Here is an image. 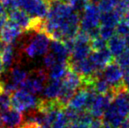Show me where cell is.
<instances>
[{
	"mask_svg": "<svg viewBox=\"0 0 129 128\" xmlns=\"http://www.w3.org/2000/svg\"><path fill=\"white\" fill-rule=\"evenodd\" d=\"M33 35L21 46V53H25L30 58L46 55L50 49V37L44 32H33Z\"/></svg>",
	"mask_w": 129,
	"mask_h": 128,
	"instance_id": "6da1fadb",
	"label": "cell"
},
{
	"mask_svg": "<svg viewBox=\"0 0 129 128\" xmlns=\"http://www.w3.org/2000/svg\"><path fill=\"white\" fill-rule=\"evenodd\" d=\"M39 98L34 94L23 89H19L12 94V107L21 112L37 109Z\"/></svg>",
	"mask_w": 129,
	"mask_h": 128,
	"instance_id": "7a4b0ae2",
	"label": "cell"
},
{
	"mask_svg": "<svg viewBox=\"0 0 129 128\" xmlns=\"http://www.w3.org/2000/svg\"><path fill=\"white\" fill-rule=\"evenodd\" d=\"M101 11L98 5L89 2L83 12H82L80 19V29L85 32H90L95 28L99 27L100 25Z\"/></svg>",
	"mask_w": 129,
	"mask_h": 128,
	"instance_id": "3957f363",
	"label": "cell"
},
{
	"mask_svg": "<svg viewBox=\"0 0 129 128\" xmlns=\"http://www.w3.org/2000/svg\"><path fill=\"white\" fill-rule=\"evenodd\" d=\"M101 75L112 88L113 94H115L119 90L125 88L123 85L124 70L115 62H112L107 65L102 70Z\"/></svg>",
	"mask_w": 129,
	"mask_h": 128,
	"instance_id": "277c9868",
	"label": "cell"
},
{
	"mask_svg": "<svg viewBox=\"0 0 129 128\" xmlns=\"http://www.w3.org/2000/svg\"><path fill=\"white\" fill-rule=\"evenodd\" d=\"M19 7L33 18L46 19L49 3L45 0H19Z\"/></svg>",
	"mask_w": 129,
	"mask_h": 128,
	"instance_id": "5b68a950",
	"label": "cell"
},
{
	"mask_svg": "<svg viewBox=\"0 0 129 128\" xmlns=\"http://www.w3.org/2000/svg\"><path fill=\"white\" fill-rule=\"evenodd\" d=\"M127 117L128 115L123 112L112 101L109 107L104 113L102 119L112 128H119L126 122Z\"/></svg>",
	"mask_w": 129,
	"mask_h": 128,
	"instance_id": "8992f818",
	"label": "cell"
},
{
	"mask_svg": "<svg viewBox=\"0 0 129 128\" xmlns=\"http://www.w3.org/2000/svg\"><path fill=\"white\" fill-rule=\"evenodd\" d=\"M24 30L16 22L8 19L0 32V39L4 44H14L22 36Z\"/></svg>",
	"mask_w": 129,
	"mask_h": 128,
	"instance_id": "52a82bcc",
	"label": "cell"
},
{
	"mask_svg": "<svg viewBox=\"0 0 129 128\" xmlns=\"http://www.w3.org/2000/svg\"><path fill=\"white\" fill-rule=\"evenodd\" d=\"M113 94H96L88 111L94 118H102L113 99Z\"/></svg>",
	"mask_w": 129,
	"mask_h": 128,
	"instance_id": "ba28073f",
	"label": "cell"
},
{
	"mask_svg": "<svg viewBox=\"0 0 129 128\" xmlns=\"http://www.w3.org/2000/svg\"><path fill=\"white\" fill-rule=\"evenodd\" d=\"M8 16L9 19L19 25L25 32H32L34 28V18L31 17L24 10L18 8L10 11L8 12Z\"/></svg>",
	"mask_w": 129,
	"mask_h": 128,
	"instance_id": "9c48e42d",
	"label": "cell"
},
{
	"mask_svg": "<svg viewBox=\"0 0 129 128\" xmlns=\"http://www.w3.org/2000/svg\"><path fill=\"white\" fill-rule=\"evenodd\" d=\"M2 126H8L12 128H19L24 122V114L21 111L15 109H10L1 112L0 114Z\"/></svg>",
	"mask_w": 129,
	"mask_h": 128,
	"instance_id": "30bf717a",
	"label": "cell"
},
{
	"mask_svg": "<svg viewBox=\"0 0 129 128\" xmlns=\"http://www.w3.org/2000/svg\"><path fill=\"white\" fill-rule=\"evenodd\" d=\"M46 83L47 82H45L42 78H41L33 71H31L29 73L28 78L24 81L22 83L19 84V88L26 90L33 94H40V93H42Z\"/></svg>",
	"mask_w": 129,
	"mask_h": 128,
	"instance_id": "8fae6325",
	"label": "cell"
},
{
	"mask_svg": "<svg viewBox=\"0 0 129 128\" xmlns=\"http://www.w3.org/2000/svg\"><path fill=\"white\" fill-rule=\"evenodd\" d=\"M90 58L95 65L98 71H102L107 65L113 62V55L108 48L99 51H94L90 54Z\"/></svg>",
	"mask_w": 129,
	"mask_h": 128,
	"instance_id": "7c38bea8",
	"label": "cell"
},
{
	"mask_svg": "<svg viewBox=\"0 0 129 128\" xmlns=\"http://www.w3.org/2000/svg\"><path fill=\"white\" fill-rule=\"evenodd\" d=\"M92 51L93 50L90 46V42H80L74 40V47L69 61L77 62L86 59L90 56Z\"/></svg>",
	"mask_w": 129,
	"mask_h": 128,
	"instance_id": "4fadbf2b",
	"label": "cell"
},
{
	"mask_svg": "<svg viewBox=\"0 0 129 128\" xmlns=\"http://www.w3.org/2000/svg\"><path fill=\"white\" fill-rule=\"evenodd\" d=\"M20 55L15 53L13 44H5L4 46L3 51H2L1 55H0L5 68H6L8 70L14 64L17 63L19 61V55Z\"/></svg>",
	"mask_w": 129,
	"mask_h": 128,
	"instance_id": "5bb4252c",
	"label": "cell"
},
{
	"mask_svg": "<svg viewBox=\"0 0 129 128\" xmlns=\"http://www.w3.org/2000/svg\"><path fill=\"white\" fill-rule=\"evenodd\" d=\"M50 50L56 55L57 62L60 63H67L70 57V52L65 45L64 41L53 39L50 42Z\"/></svg>",
	"mask_w": 129,
	"mask_h": 128,
	"instance_id": "9a60e30c",
	"label": "cell"
},
{
	"mask_svg": "<svg viewBox=\"0 0 129 128\" xmlns=\"http://www.w3.org/2000/svg\"><path fill=\"white\" fill-rule=\"evenodd\" d=\"M62 84L65 87L77 91L80 88L83 87V77L68 67L66 74L62 78Z\"/></svg>",
	"mask_w": 129,
	"mask_h": 128,
	"instance_id": "2e32d148",
	"label": "cell"
},
{
	"mask_svg": "<svg viewBox=\"0 0 129 128\" xmlns=\"http://www.w3.org/2000/svg\"><path fill=\"white\" fill-rule=\"evenodd\" d=\"M107 48L110 50L112 55L114 57H116L120 55L127 48V44H126L125 37L115 34L110 39L107 40Z\"/></svg>",
	"mask_w": 129,
	"mask_h": 128,
	"instance_id": "e0dca14e",
	"label": "cell"
},
{
	"mask_svg": "<svg viewBox=\"0 0 129 128\" xmlns=\"http://www.w3.org/2000/svg\"><path fill=\"white\" fill-rule=\"evenodd\" d=\"M123 19V15L118 12L116 9L109 12H101L100 25L103 26H116L117 24Z\"/></svg>",
	"mask_w": 129,
	"mask_h": 128,
	"instance_id": "ac0fdd59",
	"label": "cell"
},
{
	"mask_svg": "<svg viewBox=\"0 0 129 128\" xmlns=\"http://www.w3.org/2000/svg\"><path fill=\"white\" fill-rule=\"evenodd\" d=\"M8 79L12 81L13 83L17 84L18 86H19V84L22 83L24 81H26L29 76L28 72L22 69L18 65H15V66H12V68H10L8 69Z\"/></svg>",
	"mask_w": 129,
	"mask_h": 128,
	"instance_id": "d6986e66",
	"label": "cell"
},
{
	"mask_svg": "<svg viewBox=\"0 0 129 128\" xmlns=\"http://www.w3.org/2000/svg\"><path fill=\"white\" fill-rule=\"evenodd\" d=\"M62 87V80H52L45 86L42 91V97L48 99L56 98L60 94Z\"/></svg>",
	"mask_w": 129,
	"mask_h": 128,
	"instance_id": "ffe728a7",
	"label": "cell"
},
{
	"mask_svg": "<svg viewBox=\"0 0 129 128\" xmlns=\"http://www.w3.org/2000/svg\"><path fill=\"white\" fill-rule=\"evenodd\" d=\"M68 69L67 63H60L57 62L55 65L48 69L50 80H62Z\"/></svg>",
	"mask_w": 129,
	"mask_h": 128,
	"instance_id": "44dd1931",
	"label": "cell"
},
{
	"mask_svg": "<svg viewBox=\"0 0 129 128\" xmlns=\"http://www.w3.org/2000/svg\"><path fill=\"white\" fill-rule=\"evenodd\" d=\"M70 124V121L64 112V109H62L58 112L51 128H68Z\"/></svg>",
	"mask_w": 129,
	"mask_h": 128,
	"instance_id": "7402d4cb",
	"label": "cell"
},
{
	"mask_svg": "<svg viewBox=\"0 0 129 128\" xmlns=\"http://www.w3.org/2000/svg\"><path fill=\"white\" fill-rule=\"evenodd\" d=\"M115 62L123 70H126L129 68V47H127L120 55L116 56Z\"/></svg>",
	"mask_w": 129,
	"mask_h": 128,
	"instance_id": "603a6c76",
	"label": "cell"
},
{
	"mask_svg": "<svg viewBox=\"0 0 129 128\" xmlns=\"http://www.w3.org/2000/svg\"><path fill=\"white\" fill-rule=\"evenodd\" d=\"M12 107V94L7 92L0 93V112L8 111Z\"/></svg>",
	"mask_w": 129,
	"mask_h": 128,
	"instance_id": "cb8c5ba5",
	"label": "cell"
},
{
	"mask_svg": "<svg viewBox=\"0 0 129 128\" xmlns=\"http://www.w3.org/2000/svg\"><path fill=\"white\" fill-rule=\"evenodd\" d=\"M119 2L120 0H101L98 4V6L101 11V12H109V11L114 10L119 5Z\"/></svg>",
	"mask_w": 129,
	"mask_h": 128,
	"instance_id": "d4e9b609",
	"label": "cell"
},
{
	"mask_svg": "<svg viewBox=\"0 0 129 128\" xmlns=\"http://www.w3.org/2000/svg\"><path fill=\"white\" fill-rule=\"evenodd\" d=\"M116 34V29L115 26H103L99 27V36L103 38L105 40L110 39L112 36Z\"/></svg>",
	"mask_w": 129,
	"mask_h": 128,
	"instance_id": "484cf974",
	"label": "cell"
},
{
	"mask_svg": "<svg viewBox=\"0 0 129 128\" xmlns=\"http://www.w3.org/2000/svg\"><path fill=\"white\" fill-rule=\"evenodd\" d=\"M90 46L93 51H99L107 48V40L104 39L100 36H98L96 38H93L90 40Z\"/></svg>",
	"mask_w": 129,
	"mask_h": 128,
	"instance_id": "4316f807",
	"label": "cell"
},
{
	"mask_svg": "<svg viewBox=\"0 0 129 128\" xmlns=\"http://www.w3.org/2000/svg\"><path fill=\"white\" fill-rule=\"evenodd\" d=\"M115 29L116 34L122 36V37H126L129 32V23L124 19H122L115 26Z\"/></svg>",
	"mask_w": 129,
	"mask_h": 128,
	"instance_id": "83f0119b",
	"label": "cell"
},
{
	"mask_svg": "<svg viewBox=\"0 0 129 128\" xmlns=\"http://www.w3.org/2000/svg\"><path fill=\"white\" fill-rule=\"evenodd\" d=\"M57 58H56V55L53 53L52 51H49L46 54V55L44 56V64L46 66L47 69H49L51 68L54 65L57 63Z\"/></svg>",
	"mask_w": 129,
	"mask_h": 128,
	"instance_id": "f1b7e54d",
	"label": "cell"
},
{
	"mask_svg": "<svg viewBox=\"0 0 129 128\" xmlns=\"http://www.w3.org/2000/svg\"><path fill=\"white\" fill-rule=\"evenodd\" d=\"M8 12L19 8V0H0Z\"/></svg>",
	"mask_w": 129,
	"mask_h": 128,
	"instance_id": "f546056e",
	"label": "cell"
},
{
	"mask_svg": "<svg viewBox=\"0 0 129 128\" xmlns=\"http://www.w3.org/2000/svg\"><path fill=\"white\" fill-rule=\"evenodd\" d=\"M116 10L119 12H120L124 17V14L126 13L127 11H129V0H120L119 5L116 7Z\"/></svg>",
	"mask_w": 129,
	"mask_h": 128,
	"instance_id": "4dcf8cb0",
	"label": "cell"
},
{
	"mask_svg": "<svg viewBox=\"0 0 129 128\" xmlns=\"http://www.w3.org/2000/svg\"><path fill=\"white\" fill-rule=\"evenodd\" d=\"M68 128H90V125L88 124L83 123V122L80 121H76V122H72L69 125Z\"/></svg>",
	"mask_w": 129,
	"mask_h": 128,
	"instance_id": "1f68e13d",
	"label": "cell"
},
{
	"mask_svg": "<svg viewBox=\"0 0 129 128\" xmlns=\"http://www.w3.org/2000/svg\"><path fill=\"white\" fill-rule=\"evenodd\" d=\"M123 85L126 90H129V68L124 70V76H123Z\"/></svg>",
	"mask_w": 129,
	"mask_h": 128,
	"instance_id": "d6a6232c",
	"label": "cell"
},
{
	"mask_svg": "<svg viewBox=\"0 0 129 128\" xmlns=\"http://www.w3.org/2000/svg\"><path fill=\"white\" fill-rule=\"evenodd\" d=\"M8 19H9V16L6 12H5V14L0 15V32H1L2 29H3L4 26H5V22H6Z\"/></svg>",
	"mask_w": 129,
	"mask_h": 128,
	"instance_id": "836d02e7",
	"label": "cell"
},
{
	"mask_svg": "<svg viewBox=\"0 0 129 128\" xmlns=\"http://www.w3.org/2000/svg\"><path fill=\"white\" fill-rule=\"evenodd\" d=\"M4 72H5V66H4L3 62H2V60H1V57H0V77L3 75Z\"/></svg>",
	"mask_w": 129,
	"mask_h": 128,
	"instance_id": "e575fe53",
	"label": "cell"
},
{
	"mask_svg": "<svg viewBox=\"0 0 129 128\" xmlns=\"http://www.w3.org/2000/svg\"><path fill=\"white\" fill-rule=\"evenodd\" d=\"M5 12H6V9L5 8V6H4V5L2 4V2L0 1V15L5 14Z\"/></svg>",
	"mask_w": 129,
	"mask_h": 128,
	"instance_id": "d590c367",
	"label": "cell"
},
{
	"mask_svg": "<svg viewBox=\"0 0 129 128\" xmlns=\"http://www.w3.org/2000/svg\"><path fill=\"white\" fill-rule=\"evenodd\" d=\"M123 18H124L125 20H126L129 23V11H127V12L124 14V17H123Z\"/></svg>",
	"mask_w": 129,
	"mask_h": 128,
	"instance_id": "8d00e7d4",
	"label": "cell"
},
{
	"mask_svg": "<svg viewBox=\"0 0 129 128\" xmlns=\"http://www.w3.org/2000/svg\"><path fill=\"white\" fill-rule=\"evenodd\" d=\"M119 128H129V124L127 123V122H126H126H125L124 124H123L122 125H121L120 127Z\"/></svg>",
	"mask_w": 129,
	"mask_h": 128,
	"instance_id": "74e56055",
	"label": "cell"
},
{
	"mask_svg": "<svg viewBox=\"0 0 129 128\" xmlns=\"http://www.w3.org/2000/svg\"><path fill=\"white\" fill-rule=\"evenodd\" d=\"M126 101H127V104L129 106V90L126 91Z\"/></svg>",
	"mask_w": 129,
	"mask_h": 128,
	"instance_id": "f35d334b",
	"label": "cell"
},
{
	"mask_svg": "<svg viewBox=\"0 0 129 128\" xmlns=\"http://www.w3.org/2000/svg\"><path fill=\"white\" fill-rule=\"evenodd\" d=\"M4 43L2 42V40H1V39H0V55H1V53H2V51H3V48H4Z\"/></svg>",
	"mask_w": 129,
	"mask_h": 128,
	"instance_id": "ab89813d",
	"label": "cell"
},
{
	"mask_svg": "<svg viewBox=\"0 0 129 128\" xmlns=\"http://www.w3.org/2000/svg\"><path fill=\"white\" fill-rule=\"evenodd\" d=\"M100 128H112V127H111L110 125H108V124H106L105 122H104L103 125H102V126H101Z\"/></svg>",
	"mask_w": 129,
	"mask_h": 128,
	"instance_id": "60d3db41",
	"label": "cell"
},
{
	"mask_svg": "<svg viewBox=\"0 0 129 128\" xmlns=\"http://www.w3.org/2000/svg\"><path fill=\"white\" fill-rule=\"evenodd\" d=\"M60 1H61V2H63V3H67V4H71L72 2L74 1V0H60Z\"/></svg>",
	"mask_w": 129,
	"mask_h": 128,
	"instance_id": "b9f144b4",
	"label": "cell"
},
{
	"mask_svg": "<svg viewBox=\"0 0 129 128\" xmlns=\"http://www.w3.org/2000/svg\"><path fill=\"white\" fill-rule=\"evenodd\" d=\"M101 0H89V2H90V3H93V4H96V5H98V4L100 2Z\"/></svg>",
	"mask_w": 129,
	"mask_h": 128,
	"instance_id": "7bdbcfd3",
	"label": "cell"
},
{
	"mask_svg": "<svg viewBox=\"0 0 129 128\" xmlns=\"http://www.w3.org/2000/svg\"><path fill=\"white\" fill-rule=\"evenodd\" d=\"M125 39H126V44H127V47H129V32L127 33V35L125 37Z\"/></svg>",
	"mask_w": 129,
	"mask_h": 128,
	"instance_id": "ee69618b",
	"label": "cell"
},
{
	"mask_svg": "<svg viewBox=\"0 0 129 128\" xmlns=\"http://www.w3.org/2000/svg\"><path fill=\"white\" fill-rule=\"evenodd\" d=\"M0 128H12V127H8V126H1Z\"/></svg>",
	"mask_w": 129,
	"mask_h": 128,
	"instance_id": "f6af8a7d",
	"label": "cell"
},
{
	"mask_svg": "<svg viewBox=\"0 0 129 128\" xmlns=\"http://www.w3.org/2000/svg\"><path fill=\"white\" fill-rule=\"evenodd\" d=\"M45 1L48 2V3H50V2H51V1H53V0H45Z\"/></svg>",
	"mask_w": 129,
	"mask_h": 128,
	"instance_id": "bcb514c9",
	"label": "cell"
},
{
	"mask_svg": "<svg viewBox=\"0 0 129 128\" xmlns=\"http://www.w3.org/2000/svg\"><path fill=\"white\" fill-rule=\"evenodd\" d=\"M0 114H1V113H0ZM2 126V124H1V120H0V127Z\"/></svg>",
	"mask_w": 129,
	"mask_h": 128,
	"instance_id": "7dc6e473",
	"label": "cell"
}]
</instances>
